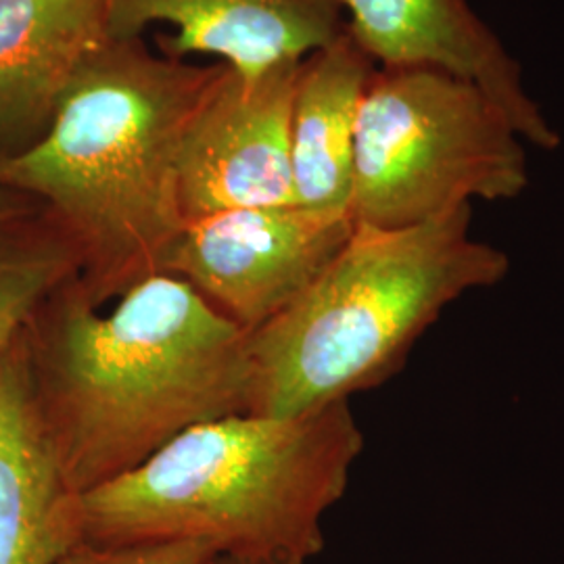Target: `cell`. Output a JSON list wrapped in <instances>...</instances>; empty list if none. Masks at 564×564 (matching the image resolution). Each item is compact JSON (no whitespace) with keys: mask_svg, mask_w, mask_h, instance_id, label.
I'll return each instance as SVG.
<instances>
[{"mask_svg":"<svg viewBox=\"0 0 564 564\" xmlns=\"http://www.w3.org/2000/svg\"><path fill=\"white\" fill-rule=\"evenodd\" d=\"M377 72L351 34L303 61L291 111L295 202L318 212H349L356 128L366 88Z\"/></svg>","mask_w":564,"mask_h":564,"instance_id":"cell-12","label":"cell"},{"mask_svg":"<svg viewBox=\"0 0 564 564\" xmlns=\"http://www.w3.org/2000/svg\"><path fill=\"white\" fill-rule=\"evenodd\" d=\"M364 433L347 402L291 419L197 424L128 475L78 496L80 538L102 545L197 540L220 556L307 564L347 491Z\"/></svg>","mask_w":564,"mask_h":564,"instance_id":"cell-3","label":"cell"},{"mask_svg":"<svg viewBox=\"0 0 564 564\" xmlns=\"http://www.w3.org/2000/svg\"><path fill=\"white\" fill-rule=\"evenodd\" d=\"M42 423L69 489L132 473L197 424L249 414V333L172 274L101 314L78 279L25 326Z\"/></svg>","mask_w":564,"mask_h":564,"instance_id":"cell-1","label":"cell"},{"mask_svg":"<svg viewBox=\"0 0 564 564\" xmlns=\"http://www.w3.org/2000/svg\"><path fill=\"white\" fill-rule=\"evenodd\" d=\"M109 0H0V160L39 141L111 41Z\"/></svg>","mask_w":564,"mask_h":564,"instance_id":"cell-11","label":"cell"},{"mask_svg":"<svg viewBox=\"0 0 564 564\" xmlns=\"http://www.w3.org/2000/svg\"><path fill=\"white\" fill-rule=\"evenodd\" d=\"M347 32L381 67H435L477 84L527 144L556 151L561 132L527 93L521 63L468 0H341Z\"/></svg>","mask_w":564,"mask_h":564,"instance_id":"cell-8","label":"cell"},{"mask_svg":"<svg viewBox=\"0 0 564 564\" xmlns=\"http://www.w3.org/2000/svg\"><path fill=\"white\" fill-rule=\"evenodd\" d=\"M527 142L473 82L435 67H377L354 149L351 218L377 228L426 223L529 186Z\"/></svg>","mask_w":564,"mask_h":564,"instance_id":"cell-5","label":"cell"},{"mask_svg":"<svg viewBox=\"0 0 564 564\" xmlns=\"http://www.w3.org/2000/svg\"><path fill=\"white\" fill-rule=\"evenodd\" d=\"M302 63L262 74H239L224 65L182 137L184 223L230 209L297 205L291 111Z\"/></svg>","mask_w":564,"mask_h":564,"instance_id":"cell-7","label":"cell"},{"mask_svg":"<svg viewBox=\"0 0 564 564\" xmlns=\"http://www.w3.org/2000/svg\"><path fill=\"white\" fill-rule=\"evenodd\" d=\"M111 41H139L153 23L170 59L212 55L239 74L302 63L345 32L341 0H109Z\"/></svg>","mask_w":564,"mask_h":564,"instance_id":"cell-9","label":"cell"},{"mask_svg":"<svg viewBox=\"0 0 564 564\" xmlns=\"http://www.w3.org/2000/svg\"><path fill=\"white\" fill-rule=\"evenodd\" d=\"M351 230L349 212L230 209L184 224L160 272L188 282L214 310L253 333L302 295Z\"/></svg>","mask_w":564,"mask_h":564,"instance_id":"cell-6","label":"cell"},{"mask_svg":"<svg viewBox=\"0 0 564 564\" xmlns=\"http://www.w3.org/2000/svg\"><path fill=\"white\" fill-rule=\"evenodd\" d=\"M508 272L473 237V205L402 228L354 223L302 295L249 333V414L291 419L383 383L449 303Z\"/></svg>","mask_w":564,"mask_h":564,"instance_id":"cell-4","label":"cell"},{"mask_svg":"<svg viewBox=\"0 0 564 564\" xmlns=\"http://www.w3.org/2000/svg\"><path fill=\"white\" fill-rule=\"evenodd\" d=\"M11 216H13V207H11V203H9L4 191H2V186H0V230H2L4 224L9 223Z\"/></svg>","mask_w":564,"mask_h":564,"instance_id":"cell-15","label":"cell"},{"mask_svg":"<svg viewBox=\"0 0 564 564\" xmlns=\"http://www.w3.org/2000/svg\"><path fill=\"white\" fill-rule=\"evenodd\" d=\"M224 65L155 57L109 42L69 84L39 141L0 160V186L48 203L101 305L158 274L184 226L178 153Z\"/></svg>","mask_w":564,"mask_h":564,"instance_id":"cell-2","label":"cell"},{"mask_svg":"<svg viewBox=\"0 0 564 564\" xmlns=\"http://www.w3.org/2000/svg\"><path fill=\"white\" fill-rule=\"evenodd\" d=\"M80 540L78 496L42 423L23 328L0 354V564H55Z\"/></svg>","mask_w":564,"mask_h":564,"instance_id":"cell-10","label":"cell"},{"mask_svg":"<svg viewBox=\"0 0 564 564\" xmlns=\"http://www.w3.org/2000/svg\"><path fill=\"white\" fill-rule=\"evenodd\" d=\"M78 274L69 239L48 232L0 247V354L15 341L44 300Z\"/></svg>","mask_w":564,"mask_h":564,"instance_id":"cell-13","label":"cell"},{"mask_svg":"<svg viewBox=\"0 0 564 564\" xmlns=\"http://www.w3.org/2000/svg\"><path fill=\"white\" fill-rule=\"evenodd\" d=\"M220 556L212 544L197 540L102 545L76 542L55 564H212Z\"/></svg>","mask_w":564,"mask_h":564,"instance_id":"cell-14","label":"cell"},{"mask_svg":"<svg viewBox=\"0 0 564 564\" xmlns=\"http://www.w3.org/2000/svg\"><path fill=\"white\" fill-rule=\"evenodd\" d=\"M212 564H258L251 561H241V558H232V556H216Z\"/></svg>","mask_w":564,"mask_h":564,"instance_id":"cell-16","label":"cell"}]
</instances>
